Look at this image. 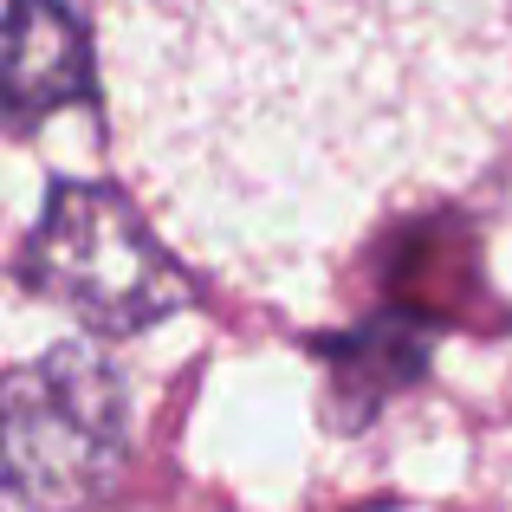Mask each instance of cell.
<instances>
[{"mask_svg": "<svg viewBox=\"0 0 512 512\" xmlns=\"http://www.w3.org/2000/svg\"><path fill=\"white\" fill-rule=\"evenodd\" d=\"M91 98H98V72L78 13L65 0H13L0 13V117L26 130Z\"/></svg>", "mask_w": 512, "mask_h": 512, "instance_id": "obj_3", "label": "cell"}, {"mask_svg": "<svg viewBox=\"0 0 512 512\" xmlns=\"http://www.w3.org/2000/svg\"><path fill=\"white\" fill-rule=\"evenodd\" d=\"M20 279L98 338H137L195 305V279L104 182H52L46 214L20 247Z\"/></svg>", "mask_w": 512, "mask_h": 512, "instance_id": "obj_2", "label": "cell"}, {"mask_svg": "<svg viewBox=\"0 0 512 512\" xmlns=\"http://www.w3.org/2000/svg\"><path fill=\"white\" fill-rule=\"evenodd\" d=\"M325 363V415L331 428L357 435L370 428L402 389H415L428 376V318L422 312H376L350 331H325V338L305 344Z\"/></svg>", "mask_w": 512, "mask_h": 512, "instance_id": "obj_4", "label": "cell"}, {"mask_svg": "<svg viewBox=\"0 0 512 512\" xmlns=\"http://www.w3.org/2000/svg\"><path fill=\"white\" fill-rule=\"evenodd\" d=\"M130 461L124 376L91 344L0 370V480L26 512H91Z\"/></svg>", "mask_w": 512, "mask_h": 512, "instance_id": "obj_1", "label": "cell"}, {"mask_svg": "<svg viewBox=\"0 0 512 512\" xmlns=\"http://www.w3.org/2000/svg\"><path fill=\"white\" fill-rule=\"evenodd\" d=\"M338 512H396V500H357V506H338Z\"/></svg>", "mask_w": 512, "mask_h": 512, "instance_id": "obj_5", "label": "cell"}]
</instances>
